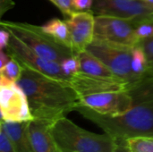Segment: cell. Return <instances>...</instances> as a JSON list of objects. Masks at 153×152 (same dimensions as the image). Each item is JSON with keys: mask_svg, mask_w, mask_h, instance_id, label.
I'll list each match as a JSON object with an SVG mask.
<instances>
[{"mask_svg": "<svg viewBox=\"0 0 153 152\" xmlns=\"http://www.w3.org/2000/svg\"><path fill=\"white\" fill-rule=\"evenodd\" d=\"M22 68L17 84L27 96L33 118L54 123L75 111L80 105V97L70 82L57 80L27 67Z\"/></svg>", "mask_w": 153, "mask_h": 152, "instance_id": "6da1fadb", "label": "cell"}, {"mask_svg": "<svg viewBox=\"0 0 153 152\" xmlns=\"http://www.w3.org/2000/svg\"><path fill=\"white\" fill-rule=\"evenodd\" d=\"M75 111L101 128L116 144H125L134 137L153 136V99L134 105L119 116L101 115L83 106Z\"/></svg>", "mask_w": 153, "mask_h": 152, "instance_id": "7a4b0ae2", "label": "cell"}, {"mask_svg": "<svg viewBox=\"0 0 153 152\" xmlns=\"http://www.w3.org/2000/svg\"><path fill=\"white\" fill-rule=\"evenodd\" d=\"M51 133L60 152H113L116 142L105 134L84 130L66 116L51 125Z\"/></svg>", "mask_w": 153, "mask_h": 152, "instance_id": "3957f363", "label": "cell"}, {"mask_svg": "<svg viewBox=\"0 0 153 152\" xmlns=\"http://www.w3.org/2000/svg\"><path fill=\"white\" fill-rule=\"evenodd\" d=\"M0 27L15 35L26 46L46 59L61 64L65 58L77 55L73 49L56 42L42 30L41 26L26 22L1 21Z\"/></svg>", "mask_w": 153, "mask_h": 152, "instance_id": "277c9868", "label": "cell"}, {"mask_svg": "<svg viewBox=\"0 0 153 152\" xmlns=\"http://www.w3.org/2000/svg\"><path fill=\"white\" fill-rule=\"evenodd\" d=\"M86 50L98 57L115 75L128 84L138 81L132 71L133 47L94 39Z\"/></svg>", "mask_w": 153, "mask_h": 152, "instance_id": "5b68a950", "label": "cell"}, {"mask_svg": "<svg viewBox=\"0 0 153 152\" xmlns=\"http://www.w3.org/2000/svg\"><path fill=\"white\" fill-rule=\"evenodd\" d=\"M4 51L17 60L22 67L32 69L57 80L70 82V78L64 73L59 63L40 56L12 33L9 44Z\"/></svg>", "mask_w": 153, "mask_h": 152, "instance_id": "8992f818", "label": "cell"}, {"mask_svg": "<svg viewBox=\"0 0 153 152\" xmlns=\"http://www.w3.org/2000/svg\"><path fill=\"white\" fill-rule=\"evenodd\" d=\"M95 15H114L132 21L136 25L153 22V4L144 0H93Z\"/></svg>", "mask_w": 153, "mask_h": 152, "instance_id": "52a82bcc", "label": "cell"}, {"mask_svg": "<svg viewBox=\"0 0 153 152\" xmlns=\"http://www.w3.org/2000/svg\"><path fill=\"white\" fill-rule=\"evenodd\" d=\"M0 109L2 120L6 122L31 121L29 101L17 82L0 77Z\"/></svg>", "mask_w": 153, "mask_h": 152, "instance_id": "ba28073f", "label": "cell"}, {"mask_svg": "<svg viewBox=\"0 0 153 152\" xmlns=\"http://www.w3.org/2000/svg\"><path fill=\"white\" fill-rule=\"evenodd\" d=\"M94 39L131 47L139 43L136 24L130 20L114 15H95Z\"/></svg>", "mask_w": 153, "mask_h": 152, "instance_id": "9c48e42d", "label": "cell"}, {"mask_svg": "<svg viewBox=\"0 0 153 152\" xmlns=\"http://www.w3.org/2000/svg\"><path fill=\"white\" fill-rule=\"evenodd\" d=\"M106 116H119L134 107V100L126 90L108 91L80 98V105Z\"/></svg>", "mask_w": 153, "mask_h": 152, "instance_id": "30bf717a", "label": "cell"}, {"mask_svg": "<svg viewBox=\"0 0 153 152\" xmlns=\"http://www.w3.org/2000/svg\"><path fill=\"white\" fill-rule=\"evenodd\" d=\"M70 85L81 98L108 91L126 90L128 83L118 77L104 78L79 73L71 77Z\"/></svg>", "mask_w": 153, "mask_h": 152, "instance_id": "8fae6325", "label": "cell"}, {"mask_svg": "<svg viewBox=\"0 0 153 152\" xmlns=\"http://www.w3.org/2000/svg\"><path fill=\"white\" fill-rule=\"evenodd\" d=\"M65 21L69 28L74 51L78 54L86 50L94 39L95 14L92 12H75Z\"/></svg>", "mask_w": 153, "mask_h": 152, "instance_id": "7c38bea8", "label": "cell"}, {"mask_svg": "<svg viewBox=\"0 0 153 152\" xmlns=\"http://www.w3.org/2000/svg\"><path fill=\"white\" fill-rule=\"evenodd\" d=\"M53 123L32 119L29 125V134L33 152H60L51 133Z\"/></svg>", "mask_w": 153, "mask_h": 152, "instance_id": "4fadbf2b", "label": "cell"}, {"mask_svg": "<svg viewBox=\"0 0 153 152\" xmlns=\"http://www.w3.org/2000/svg\"><path fill=\"white\" fill-rule=\"evenodd\" d=\"M30 122H6L1 120L0 127L10 138L16 152H33L29 134Z\"/></svg>", "mask_w": 153, "mask_h": 152, "instance_id": "5bb4252c", "label": "cell"}, {"mask_svg": "<svg viewBox=\"0 0 153 152\" xmlns=\"http://www.w3.org/2000/svg\"><path fill=\"white\" fill-rule=\"evenodd\" d=\"M78 57L80 59V65H81L80 73L91 76L104 77V78L117 77L106 65H104L98 57H96L94 55L90 53L88 50H83L78 53Z\"/></svg>", "mask_w": 153, "mask_h": 152, "instance_id": "9a60e30c", "label": "cell"}, {"mask_svg": "<svg viewBox=\"0 0 153 152\" xmlns=\"http://www.w3.org/2000/svg\"><path fill=\"white\" fill-rule=\"evenodd\" d=\"M126 91L134 100V106L153 99V74L147 73L140 80L127 85Z\"/></svg>", "mask_w": 153, "mask_h": 152, "instance_id": "2e32d148", "label": "cell"}, {"mask_svg": "<svg viewBox=\"0 0 153 152\" xmlns=\"http://www.w3.org/2000/svg\"><path fill=\"white\" fill-rule=\"evenodd\" d=\"M42 30L50 35L59 44L73 49V42L69 28L65 21L54 18L41 26ZM74 50V49H73ZM75 53V52H74Z\"/></svg>", "mask_w": 153, "mask_h": 152, "instance_id": "e0dca14e", "label": "cell"}, {"mask_svg": "<svg viewBox=\"0 0 153 152\" xmlns=\"http://www.w3.org/2000/svg\"><path fill=\"white\" fill-rule=\"evenodd\" d=\"M149 62L143 47L136 44L132 51V71L134 76L139 80L148 73Z\"/></svg>", "mask_w": 153, "mask_h": 152, "instance_id": "ac0fdd59", "label": "cell"}, {"mask_svg": "<svg viewBox=\"0 0 153 152\" xmlns=\"http://www.w3.org/2000/svg\"><path fill=\"white\" fill-rule=\"evenodd\" d=\"M22 70L23 68L21 64L14 58L11 57L6 65L0 68V77H3L13 82H17L22 77Z\"/></svg>", "mask_w": 153, "mask_h": 152, "instance_id": "d6986e66", "label": "cell"}, {"mask_svg": "<svg viewBox=\"0 0 153 152\" xmlns=\"http://www.w3.org/2000/svg\"><path fill=\"white\" fill-rule=\"evenodd\" d=\"M125 144L134 152H153V136L131 138Z\"/></svg>", "mask_w": 153, "mask_h": 152, "instance_id": "ffe728a7", "label": "cell"}, {"mask_svg": "<svg viewBox=\"0 0 153 152\" xmlns=\"http://www.w3.org/2000/svg\"><path fill=\"white\" fill-rule=\"evenodd\" d=\"M60 65L64 73L70 79L71 77L76 75L81 72V65H80V59L78 57V54L65 58L60 64Z\"/></svg>", "mask_w": 153, "mask_h": 152, "instance_id": "44dd1931", "label": "cell"}, {"mask_svg": "<svg viewBox=\"0 0 153 152\" xmlns=\"http://www.w3.org/2000/svg\"><path fill=\"white\" fill-rule=\"evenodd\" d=\"M54 4L65 17H70L76 11L73 5V0H49Z\"/></svg>", "mask_w": 153, "mask_h": 152, "instance_id": "7402d4cb", "label": "cell"}, {"mask_svg": "<svg viewBox=\"0 0 153 152\" xmlns=\"http://www.w3.org/2000/svg\"><path fill=\"white\" fill-rule=\"evenodd\" d=\"M136 36L139 39L153 37V22H143L136 25Z\"/></svg>", "mask_w": 153, "mask_h": 152, "instance_id": "603a6c76", "label": "cell"}, {"mask_svg": "<svg viewBox=\"0 0 153 152\" xmlns=\"http://www.w3.org/2000/svg\"><path fill=\"white\" fill-rule=\"evenodd\" d=\"M0 152H16L10 138L0 127Z\"/></svg>", "mask_w": 153, "mask_h": 152, "instance_id": "cb8c5ba5", "label": "cell"}, {"mask_svg": "<svg viewBox=\"0 0 153 152\" xmlns=\"http://www.w3.org/2000/svg\"><path fill=\"white\" fill-rule=\"evenodd\" d=\"M138 44L143 47L149 64L153 63V37L141 39Z\"/></svg>", "mask_w": 153, "mask_h": 152, "instance_id": "d4e9b609", "label": "cell"}, {"mask_svg": "<svg viewBox=\"0 0 153 152\" xmlns=\"http://www.w3.org/2000/svg\"><path fill=\"white\" fill-rule=\"evenodd\" d=\"M76 12H92L93 0H73Z\"/></svg>", "mask_w": 153, "mask_h": 152, "instance_id": "484cf974", "label": "cell"}, {"mask_svg": "<svg viewBox=\"0 0 153 152\" xmlns=\"http://www.w3.org/2000/svg\"><path fill=\"white\" fill-rule=\"evenodd\" d=\"M10 39H11V33L7 30L1 28L0 30V49L1 50H4L6 48V47L9 44Z\"/></svg>", "mask_w": 153, "mask_h": 152, "instance_id": "4316f807", "label": "cell"}, {"mask_svg": "<svg viewBox=\"0 0 153 152\" xmlns=\"http://www.w3.org/2000/svg\"><path fill=\"white\" fill-rule=\"evenodd\" d=\"M15 5L13 0H0V17H3L5 12L13 8Z\"/></svg>", "mask_w": 153, "mask_h": 152, "instance_id": "83f0119b", "label": "cell"}, {"mask_svg": "<svg viewBox=\"0 0 153 152\" xmlns=\"http://www.w3.org/2000/svg\"><path fill=\"white\" fill-rule=\"evenodd\" d=\"M11 56H9L4 50H1L0 49V68L4 67L6 63L11 59Z\"/></svg>", "mask_w": 153, "mask_h": 152, "instance_id": "f1b7e54d", "label": "cell"}, {"mask_svg": "<svg viewBox=\"0 0 153 152\" xmlns=\"http://www.w3.org/2000/svg\"><path fill=\"white\" fill-rule=\"evenodd\" d=\"M113 152H134L126 144H116Z\"/></svg>", "mask_w": 153, "mask_h": 152, "instance_id": "f546056e", "label": "cell"}, {"mask_svg": "<svg viewBox=\"0 0 153 152\" xmlns=\"http://www.w3.org/2000/svg\"><path fill=\"white\" fill-rule=\"evenodd\" d=\"M148 73H152L153 74V63H152V64H149V70H148Z\"/></svg>", "mask_w": 153, "mask_h": 152, "instance_id": "4dcf8cb0", "label": "cell"}]
</instances>
